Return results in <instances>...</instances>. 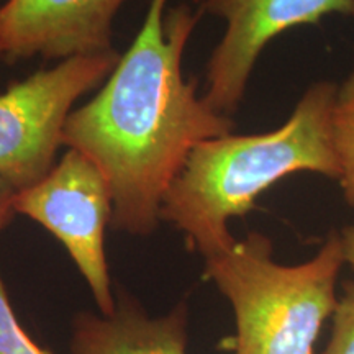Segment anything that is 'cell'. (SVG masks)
<instances>
[{
    "label": "cell",
    "mask_w": 354,
    "mask_h": 354,
    "mask_svg": "<svg viewBox=\"0 0 354 354\" xmlns=\"http://www.w3.org/2000/svg\"><path fill=\"white\" fill-rule=\"evenodd\" d=\"M190 2L197 3V6H203V3H205V2H207V0H190Z\"/></svg>",
    "instance_id": "cell-14"
},
{
    "label": "cell",
    "mask_w": 354,
    "mask_h": 354,
    "mask_svg": "<svg viewBox=\"0 0 354 354\" xmlns=\"http://www.w3.org/2000/svg\"><path fill=\"white\" fill-rule=\"evenodd\" d=\"M322 354H354V282H346L333 313V330Z\"/></svg>",
    "instance_id": "cell-11"
},
{
    "label": "cell",
    "mask_w": 354,
    "mask_h": 354,
    "mask_svg": "<svg viewBox=\"0 0 354 354\" xmlns=\"http://www.w3.org/2000/svg\"><path fill=\"white\" fill-rule=\"evenodd\" d=\"M187 304L149 317L122 292L110 315L82 312L71 331L73 354H187Z\"/></svg>",
    "instance_id": "cell-8"
},
{
    "label": "cell",
    "mask_w": 354,
    "mask_h": 354,
    "mask_svg": "<svg viewBox=\"0 0 354 354\" xmlns=\"http://www.w3.org/2000/svg\"><path fill=\"white\" fill-rule=\"evenodd\" d=\"M202 12L149 0L143 25L100 91L74 109L63 145L91 159L112 194L110 227L149 236L190 153L233 133L234 122L185 81L183 57Z\"/></svg>",
    "instance_id": "cell-1"
},
{
    "label": "cell",
    "mask_w": 354,
    "mask_h": 354,
    "mask_svg": "<svg viewBox=\"0 0 354 354\" xmlns=\"http://www.w3.org/2000/svg\"><path fill=\"white\" fill-rule=\"evenodd\" d=\"M342 241H343V251H344V259L348 264H351L354 268V223L344 227L342 232Z\"/></svg>",
    "instance_id": "cell-13"
},
{
    "label": "cell",
    "mask_w": 354,
    "mask_h": 354,
    "mask_svg": "<svg viewBox=\"0 0 354 354\" xmlns=\"http://www.w3.org/2000/svg\"><path fill=\"white\" fill-rule=\"evenodd\" d=\"M201 12L225 21V33L205 68L203 99L216 112L240 107L264 48L294 26L318 24L331 13L354 15V0H207Z\"/></svg>",
    "instance_id": "cell-6"
},
{
    "label": "cell",
    "mask_w": 354,
    "mask_h": 354,
    "mask_svg": "<svg viewBox=\"0 0 354 354\" xmlns=\"http://www.w3.org/2000/svg\"><path fill=\"white\" fill-rule=\"evenodd\" d=\"M336 91L335 82H315L276 130L230 133L198 145L166 192L161 221L179 230L189 250L207 259L234 245L228 221L253 210L258 197L279 180L295 172H317L338 180Z\"/></svg>",
    "instance_id": "cell-2"
},
{
    "label": "cell",
    "mask_w": 354,
    "mask_h": 354,
    "mask_svg": "<svg viewBox=\"0 0 354 354\" xmlns=\"http://www.w3.org/2000/svg\"><path fill=\"white\" fill-rule=\"evenodd\" d=\"M127 0H7L0 50L8 61L69 59L113 50V20Z\"/></svg>",
    "instance_id": "cell-7"
},
{
    "label": "cell",
    "mask_w": 354,
    "mask_h": 354,
    "mask_svg": "<svg viewBox=\"0 0 354 354\" xmlns=\"http://www.w3.org/2000/svg\"><path fill=\"white\" fill-rule=\"evenodd\" d=\"M353 17H354V15H353Z\"/></svg>",
    "instance_id": "cell-16"
},
{
    "label": "cell",
    "mask_w": 354,
    "mask_h": 354,
    "mask_svg": "<svg viewBox=\"0 0 354 354\" xmlns=\"http://www.w3.org/2000/svg\"><path fill=\"white\" fill-rule=\"evenodd\" d=\"M15 212L37 221L66 248L99 313L110 315L117 307L105 254L112 194L99 167L68 148L39 183L17 192Z\"/></svg>",
    "instance_id": "cell-5"
},
{
    "label": "cell",
    "mask_w": 354,
    "mask_h": 354,
    "mask_svg": "<svg viewBox=\"0 0 354 354\" xmlns=\"http://www.w3.org/2000/svg\"><path fill=\"white\" fill-rule=\"evenodd\" d=\"M0 57H2V50H0Z\"/></svg>",
    "instance_id": "cell-15"
},
{
    "label": "cell",
    "mask_w": 354,
    "mask_h": 354,
    "mask_svg": "<svg viewBox=\"0 0 354 354\" xmlns=\"http://www.w3.org/2000/svg\"><path fill=\"white\" fill-rule=\"evenodd\" d=\"M0 354H55L50 349L39 346L17 320L2 276H0Z\"/></svg>",
    "instance_id": "cell-10"
},
{
    "label": "cell",
    "mask_w": 354,
    "mask_h": 354,
    "mask_svg": "<svg viewBox=\"0 0 354 354\" xmlns=\"http://www.w3.org/2000/svg\"><path fill=\"white\" fill-rule=\"evenodd\" d=\"M333 143L339 165L338 183L344 201L354 209V68L336 91Z\"/></svg>",
    "instance_id": "cell-9"
},
{
    "label": "cell",
    "mask_w": 354,
    "mask_h": 354,
    "mask_svg": "<svg viewBox=\"0 0 354 354\" xmlns=\"http://www.w3.org/2000/svg\"><path fill=\"white\" fill-rule=\"evenodd\" d=\"M272 241L253 232L205 261L203 276L233 308L234 354H313L326 318L338 307L336 282L346 263L342 234L294 266L274 259Z\"/></svg>",
    "instance_id": "cell-3"
},
{
    "label": "cell",
    "mask_w": 354,
    "mask_h": 354,
    "mask_svg": "<svg viewBox=\"0 0 354 354\" xmlns=\"http://www.w3.org/2000/svg\"><path fill=\"white\" fill-rule=\"evenodd\" d=\"M15 196L17 190L0 177V233L10 223L15 212Z\"/></svg>",
    "instance_id": "cell-12"
},
{
    "label": "cell",
    "mask_w": 354,
    "mask_h": 354,
    "mask_svg": "<svg viewBox=\"0 0 354 354\" xmlns=\"http://www.w3.org/2000/svg\"><path fill=\"white\" fill-rule=\"evenodd\" d=\"M120 56L112 50L69 57L0 94V177L17 192L53 169L74 104L104 84Z\"/></svg>",
    "instance_id": "cell-4"
}]
</instances>
